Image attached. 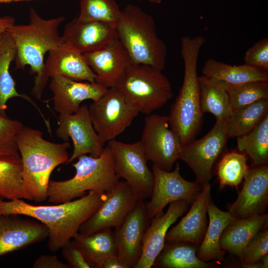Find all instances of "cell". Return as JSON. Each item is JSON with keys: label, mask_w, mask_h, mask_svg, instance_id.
I'll use <instances>...</instances> for the list:
<instances>
[{"label": "cell", "mask_w": 268, "mask_h": 268, "mask_svg": "<svg viewBox=\"0 0 268 268\" xmlns=\"http://www.w3.org/2000/svg\"><path fill=\"white\" fill-rule=\"evenodd\" d=\"M106 193L93 191L69 201L54 205H33L22 199L0 198V215L17 214L36 219L48 230V247L52 252L62 249L78 232L81 225L98 208Z\"/></svg>", "instance_id": "cell-1"}, {"label": "cell", "mask_w": 268, "mask_h": 268, "mask_svg": "<svg viewBox=\"0 0 268 268\" xmlns=\"http://www.w3.org/2000/svg\"><path fill=\"white\" fill-rule=\"evenodd\" d=\"M16 142L22 163L23 189L29 201L40 202L47 200V191L52 172L66 163L69 156L68 141L55 143L43 137L39 130L23 126Z\"/></svg>", "instance_id": "cell-2"}, {"label": "cell", "mask_w": 268, "mask_h": 268, "mask_svg": "<svg viewBox=\"0 0 268 268\" xmlns=\"http://www.w3.org/2000/svg\"><path fill=\"white\" fill-rule=\"evenodd\" d=\"M205 43L202 35L184 36L181 40V55L184 64L183 82L168 117L169 126L178 136L182 146L196 139L203 125L197 65L200 52Z\"/></svg>", "instance_id": "cell-3"}, {"label": "cell", "mask_w": 268, "mask_h": 268, "mask_svg": "<svg viewBox=\"0 0 268 268\" xmlns=\"http://www.w3.org/2000/svg\"><path fill=\"white\" fill-rule=\"evenodd\" d=\"M65 19L64 16L44 19L31 7L28 24H14L6 31L15 45V69H24L29 66L30 73L35 74L32 88L41 78L45 54L63 44L59 27Z\"/></svg>", "instance_id": "cell-4"}, {"label": "cell", "mask_w": 268, "mask_h": 268, "mask_svg": "<svg viewBox=\"0 0 268 268\" xmlns=\"http://www.w3.org/2000/svg\"><path fill=\"white\" fill-rule=\"evenodd\" d=\"M116 27L118 39L133 64L149 65L162 71L165 68L167 46L158 36L151 15L137 5L127 4Z\"/></svg>", "instance_id": "cell-5"}, {"label": "cell", "mask_w": 268, "mask_h": 268, "mask_svg": "<svg viewBox=\"0 0 268 268\" xmlns=\"http://www.w3.org/2000/svg\"><path fill=\"white\" fill-rule=\"evenodd\" d=\"M77 159L72 164L75 169L73 177L64 181L50 180L47 191L49 202L69 201L83 197L86 192L106 193L119 181L108 145L98 157L85 154Z\"/></svg>", "instance_id": "cell-6"}, {"label": "cell", "mask_w": 268, "mask_h": 268, "mask_svg": "<svg viewBox=\"0 0 268 268\" xmlns=\"http://www.w3.org/2000/svg\"><path fill=\"white\" fill-rule=\"evenodd\" d=\"M116 87L139 113L146 115L173 97L171 83L162 71L146 65L132 64Z\"/></svg>", "instance_id": "cell-7"}, {"label": "cell", "mask_w": 268, "mask_h": 268, "mask_svg": "<svg viewBox=\"0 0 268 268\" xmlns=\"http://www.w3.org/2000/svg\"><path fill=\"white\" fill-rule=\"evenodd\" d=\"M88 112L95 131L105 143L121 134L139 113L116 86L93 101Z\"/></svg>", "instance_id": "cell-8"}, {"label": "cell", "mask_w": 268, "mask_h": 268, "mask_svg": "<svg viewBox=\"0 0 268 268\" xmlns=\"http://www.w3.org/2000/svg\"><path fill=\"white\" fill-rule=\"evenodd\" d=\"M229 137L224 121L216 120L204 136L182 146L179 159L185 162L194 172L196 181L202 186L209 183L214 166L225 153Z\"/></svg>", "instance_id": "cell-9"}, {"label": "cell", "mask_w": 268, "mask_h": 268, "mask_svg": "<svg viewBox=\"0 0 268 268\" xmlns=\"http://www.w3.org/2000/svg\"><path fill=\"white\" fill-rule=\"evenodd\" d=\"M112 155L114 168L119 178L125 180L138 201L151 196L153 176L147 165L140 141L124 143L115 139L107 142Z\"/></svg>", "instance_id": "cell-10"}, {"label": "cell", "mask_w": 268, "mask_h": 268, "mask_svg": "<svg viewBox=\"0 0 268 268\" xmlns=\"http://www.w3.org/2000/svg\"><path fill=\"white\" fill-rule=\"evenodd\" d=\"M139 141L147 161L164 170L171 171L179 159L182 145L169 126L168 116L147 115Z\"/></svg>", "instance_id": "cell-11"}, {"label": "cell", "mask_w": 268, "mask_h": 268, "mask_svg": "<svg viewBox=\"0 0 268 268\" xmlns=\"http://www.w3.org/2000/svg\"><path fill=\"white\" fill-rule=\"evenodd\" d=\"M152 172L153 186L151 199L145 202L151 219L162 213L172 202L186 201L192 204L202 189L197 181H189L181 175L178 163L172 171L164 170L153 164Z\"/></svg>", "instance_id": "cell-12"}, {"label": "cell", "mask_w": 268, "mask_h": 268, "mask_svg": "<svg viewBox=\"0 0 268 268\" xmlns=\"http://www.w3.org/2000/svg\"><path fill=\"white\" fill-rule=\"evenodd\" d=\"M58 125L56 136L64 141H68L70 138L73 143V152L66 164L82 155L98 157L102 153L106 143L93 128L87 105H80L71 114H59Z\"/></svg>", "instance_id": "cell-13"}, {"label": "cell", "mask_w": 268, "mask_h": 268, "mask_svg": "<svg viewBox=\"0 0 268 268\" xmlns=\"http://www.w3.org/2000/svg\"><path fill=\"white\" fill-rule=\"evenodd\" d=\"M138 200L126 181H119L106 193V199L80 227L78 232L88 235L107 229H116Z\"/></svg>", "instance_id": "cell-14"}, {"label": "cell", "mask_w": 268, "mask_h": 268, "mask_svg": "<svg viewBox=\"0 0 268 268\" xmlns=\"http://www.w3.org/2000/svg\"><path fill=\"white\" fill-rule=\"evenodd\" d=\"M63 76L75 81L95 82V74L83 54L62 44L48 52L40 81L31 94L39 100L49 77Z\"/></svg>", "instance_id": "cell-15"}, {"label": "cell", "mask_w": 268, "mask_h": 268, "mask_svg": "<svg viewBox=\"0 0 268 268\" xmlns=\"http://www.w3.org/2000/svg\"><path fill=\"white\" fill-rule=\"evenodd\" d=\"M236 200L227 205L228 211L235 218H246L264 213L268 203V165L249 168Z\"/></svg>", "instance_id": "cell-16"}, {"label": "cell", "mask_w": 268, "mask_h": 268, "mask_svg": "<svg viewBox=\"0 0 268 268\" xmlns=\"http://www.w3.org/2000/svg\"><path fill=\"white\" fill-rule=\"evenodd\" d=\"M151 220L145 202L138 201L122 224L114 231L118 257L127 268H134L140 258L143 237Z\"/></svg>", "instance_id": "cell-17"}, {"label": "cell", "mask_w": 268, "mask_h": 268, "mask_svg": "<svg viewBox=\"0 0 268 268\" xmlns=\"http://www.w3.org/2000/svg\"><path fill=\"white\" fill-rule=\"evenodd\" d=\"M62 38L63 44L82 54L100 50L118 39L115 26L78 17L66 24Z\"/></svg>", "instance_id": "cell-18"}, {"label": "cell", "mask_w": 268, "mask_h": 268, "mask_svg": "<svg viewBox=\"0 0 268 268\" xmlns=\"http://www.w3.org/2000/svg\"><path fill=\"white\" fill-rule=\"evenodd\" d=\"M167 211L153 217L143 237L141 254L134 268H151L165 244V237L171 226L191 204L186 201L171 202Z\"/></svg>", "instance_id": "cell-19"}, {"label": "cell", "mask_w": 268, "mask_h": 268, "mask_svg": "<svg viewBox=\"0 0 268 268\" xmlns=\"http://www.w3.org/2000/svg\"><path fill=\"white\" fill-rule=\"evenodd\" d=\"M83 55L95 74V82L107 88L116 86L133 64L118 39L100 50Z\"/></svg>", "instance_id": "cell-20"}, {"label": "cell", "mask_w": 268, "mask_h": 268, "mask_svg": "<svg viewBox=\"0 0 268 268\" xmlns=\"http://www.w3.org/2000/svg\"><path fill=\"white\" fill-rule=\"evenodd\" d=\"M48 236L47 227L36 219L22 218L17 214L0 215V256L42 241Z\"/></svg>", "instance_id": "cell-21"}, {"label": "cell", "mask_w": 268, "mask_h": 268, "mask_svg": "<svg viewBox=\"0 0 268 268\" xmlns=\"http://www.w3.org/2000/svg\"><path fill=\"white\" fill-rule=\"evenodd\" d=\"M49 87L54 110L65 114L75 113L85 100H97L108 89L95 82L75 81L63 76L52 78Z\"/></svg>", "instance_id": "cell-22"}, {"label": "cell", "mask_w": 268, "mask_h": 268, "mask_svg": "<svg viewBox=\"0 0 268 268\" xmlns=\"http://www.w3.org/2000/svg\"><path fill=\"white\" fill-rule=\"evenodd\" d=\"M211 201V185L208 183L202 186L201 193L191 204L187 213L168 230L165 243L183 241L198 247L207 227V207Z\"/></svg>", "instance_id": "cell-23"}, {"label": "cell", "mask_w": 268, "mask_h": 268, "mask_svg": "<svg viewBox=\"0 0 268 268\" xmlns=\"http://www.w3.org/2000/svg\"><path fill=\"white\" fill-rule=\"evenodd\" d=\"M268 224V213L246 218H235L222 232L220 248L240 259L249 242L260 231L267 228Z\"/></svg>", "instance_id": "cell-24"}, {"label": "cell", "mask_w": 268, "mask_h": 268, "mask_svg": "<svg viewBox=\"0 0 268 268\" xmlns=\"http://www.w3.org/2000/svg\"><path fill=\"white\" fill-rule=\"evenodd\" d=\"M15 47L14 42L6 32L0 34V115L7 116V101L16 97L27 100L37 110L43 120L48 131L51 130L49 121L47 119L36 103L25 94L19 93L15 88V82L10 74V64L14 61Z\"/></svg>", "instance_id": "cell-25"}, {"label": "cell", "mask_w": 268, "mask_h": 268, "mask_svg": "<svg viewBox=\"0 0 268 268\" xmlns=\"http://www.w3.org/2000/svg\"><path fill=\"white\" fill-rule=\"evenodd\" d=\"M201 76L211 81L229 85H236L256 81H268V72L246 64L231 66L207 59L201 70Z\"/></svg>", "instance_id": "cell-26"}, {"label": "cell", "mask_w": 268, "mask_h": 268, "mask_svg": "<svg viewBox=\"0 0 268 268\" xmlns=\"http://www.w3.org/2000/svg\"><path fill=\"white\" fill-rule=\"evenodd\" d=\"M208 222L203 238L198 247L197 256L200 260L207 262L211 260L222 261L225 251L220 247V239L227 225L235 218L227 211L218 208L211 201L207 207Z\"/></svg>", "instance_id": "cell-27"}, {"label": "cell", "mask_w": 268, "mask_h": 268, "mask_svg": "<svg viewBox=\"0 0 268 268\" xmlns=\"http://www.w3.org/2000/svg\"><path fill=\"white\" fill-rule=\"evenodd\" d=\"M73 239L83 251L91 268H102L108 258L118 254L114 231L111 229L88 235L78 232Z\"/></svg>", "instance_id": "cell-28"}, {"label": "cell", "mask_w": 268, "mask_h": 268, "mask_svg": "<svg viewBox=\"0 0 268 268\" xmlns=\"http://www.w3.org/2000/svg\"><path fill=\"white\" fill-rule=\"evenodd\" d=\"M198 247L186 242L165 243L153 266L159 268H211L212 263L202 261L197 256Z\"/></svg>", "instance_id": "cell-29"}, {"label": "cell", "mask_w": 268, "mask_h": 268, "mask_svg": "<svg viewBox=\"0 0 268 268\" xmlns=\"http://www.w3.org/2000/svg\"><path fill=\"white\" fill-rule=\"evenodd\" d=\"M268 114V99H261L232 110L224 121L229 137H239L250 132Z\"/></svg>", "instance_id": "cell-30"}, {"label": "cell", "mask_w": 268, "mask_h": 268, "mask_svg": "<svg viewBox=\"0 0 268 268\" xmlns=\"http://www.w3.org/2000/svg\"><path fill=\"white\" fill-rule=\"evenodd\" d=\"M200 105L202 113H209L216 120L225 121L230 115L231 108L228 94L220 85L199 76Z\"/></svg>", "instance_id": "cell-31"}, {"label": "cell", "mask_w": 268, "mask_h": 268, "mask_svg": "<svg viewBox=\"0 0 268 268\" xmlns=\"http://www.w3.org/2000/svg\"><path fill=\"white\" fill-rule=\"evenodd\" d=\"M20 156L0 157V198L29 200L23 187Z\"/></svg>", "instance_id": "cell-32"}, {"label": "cell", "mask_w": 268, "mask_h": 268, "mask_svg": "<svg viewBox=\"0 0 268 268\" xmlns=\"http://www.w3.org/2000/svg\"><path fill=\"white\" fill-rule=\"evenodd\" d=\"M237 148L247 155L253 165L268 163V114L250 132L237 137Z\"/></svg>", "instance_id": "cell-33"}, {"label": "cell", "mask_w": 268, "mask_h": 268, "mask_svg": "<svg viewBox=\"0 0 268 268\" xmlns=\"http://www.w3.org/2000/svg\"><path fill=\"white\" fill-rule=\"evenodd\" d=\"M249 168L245 153L236 151L225 153L216 164V174L220 187L237 188Z\"/></svg>", "instance_id": "cell-34"}, {"label": "cell", "mask_w": 268, "mask_h": 268, "mask_svg": "<svg viewBox=\"0 0 268 268\" xmlns=\"http://www.w3.org/2000/svg\"><path fill=\"white\" fill-rule=\"evenodd\" d=\"M212 81L220 85L226 90L232 110L261 99H268V81H256L236 85Z\"/></svg>", "instance_id": "cell-35"}, {"label": "cell", "mask_w": 268, "mask_h": 268, "mask_svg": "<svg viewBox=\"0 0 268 268\" xmlns=\"http://www.w3.org/2000/svg\"><path fill=\"white\" fill-rule=\"evenodd\" d=\"M122 10L115 0H80L78 18L98 21L116 27Z\"/></svg>", "instance_id": "cell-36"}, {"label": "cell", "mask_w": 268, "mask_h": 268, "mask_svg": "<svg viewBox=\"0 0 268 268\" xmlns=\"http://www.w3.org/2000/svg\"><path fill=\"white\" fill-rule=\"evenodd\" d=\"M23 126L19 121L0 115V157L20 156L16 139Z\"/></svg>", "instance_id": "cell-37"}, {"label": "cell", "mask_w": 268, "mask_h": 268, "mask_svg": "<svg viewBox=\"0 0 268 268\" xmlns=\"http://www.w3.org/2000/svg\"><path fill=\"white\" fill-rule=\"evenodd\" d=\"M268 254V227L260 231L249 242L240 260L241 266H248L258 262L264 255Z\"/></svg>", "instance_id": "cell-38"}, {"label": "cell", "mask_w": 268, "mask_h": 268, "mask_svg": "<svg viewBox=\"0 0 268 268\" xmlns=\"http://www.w3.org/2000/svg\"><path fill=\"white\" fill-rule=\"evenodd\" d=\"M244 64L268 72V39L257 41L245 52Z\"/></svg>", "instance_id": "cell-39"}, {"label": "cell", "mask_w": 268, "mask_h": 268, "mask_svg": "<svg viewBox=\"0 0 268 268\" xmlns=\"http://www.w3.org/2000/svg\"><path fill=\"white\" fill-rule=\"evenodd\" d=\"M61 249L70 268H91L83 251L74 240H70Z\"/></svg>", "instance_id": "cell-40"}, {"label": "cell", "mask_w": 268, "mask_h": 268, "mask_svg": "<svg viewBox=\"0 0 268 268\" xmlns=\"http://www.w3.org/2000/svg\"><path fill=\"white\" fill-rule=\"evenodd\" d=\"M33 268H70L67 264L61 261L54 255L44 254L39 256L34 262Z\"/></svg>", "instance_id": "cell-41"}, {"label": "cell", "mask_w": 268, "mask_h": 268, "mask_svg": "<svg viewBox=\"0 0 268 268\" xmlns=\"http://www.w3.org/2000/svg\"><path fill=\"white\" fill-rule=\"evenodd\" d=\"M102 268H127V267L117 255H114L105 260Z\"/></svg>", "instance_id": "cell-42"}, {"label": "cell", "mask_w": 268, "mask_h": 268, "mask_svg": "<svg viewBox=\"0 0 268 268\" xmlns=\"http://www.w3.org/2000/svg\"><path fill=\"white\" fill-rule=\"evenodd\" d=\"M15 18L11 16L0 17V34L6 32L9 27L15 24Z\"/></svg>", "instance_id": "cell-43"}, {"label": "cell", "mask_w": 268, "mask_h": 268, "mask_svg": "<svg viewBox=\"0 0 268 268\" xmlns=\"http://www.w3.org/2000/svg\"><path fill=\"white\" fill-rule=\"evenodd\" d=\"M260 261L261 262L263 268H268V254L264 255L260 259Z\"/></svg>", "instance_id": "cell-44"}, {"label": "cell", "mask_w": 268, "mask_h": 268, "mask_svg": "<svg viewBox=\"0 0 268 268\" xmlns=\"http://www.w3.org/2000/svg\"><path fill=\"white\" fill-rule=\"evenodd\" d=\"M28 1L32 0H0V3H9L13 1Z\"/></svg>", "instance_id": "cell-45"}, {"label": "cell", "mask_w": 268, "mask_h": 268, "mask_svg": "<svg viewBox=\"0 0 268 268\" xmlns=\"http://www.w3.org/2000/svg\"><path fill=\"white\" fill-rule=\"evenodd\" d=\"M146 0L149 2L154 3V4H159L162 1V0Z\"/></svg>", "instance_id": "cell-46"}]
</instances>
